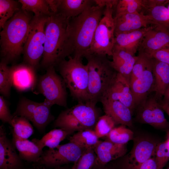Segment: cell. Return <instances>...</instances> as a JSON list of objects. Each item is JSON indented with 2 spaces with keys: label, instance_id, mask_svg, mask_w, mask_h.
<instances>
[{
  "label": "cell",
  "instance_id": "obj_2",
  "mask_svg": "<svg viewBox=\"0 0 169 169\" xmlns=\"http://www.w3.org/2000/svg\"><path fill=\"white\" fill-rule=\"evenodd\" d=\"M32 18L21 9L5 23L0 33L1 61L8 64L23 54Z\"/></svg>",
  "mask_w": 169,
  "mask_h": 169
},
{
  "label": "cell",
  "instance_id": "obj_38",
  "mask_svg": "<svg viewBox=\"0 0 169 169\" xmlns=\"http://www.w3.org/2000/svg\"><path fill=\"white\" fill-rule=\"evenodd\" d=\"M12 84L10 74V67L5 63H0V93L4 97L9 98Z\"/></svg>",
  "mask_w": 169,
  "mask_h": 169
},
{
  "label": "cell",
  "instance_id": "obj_17",
  "mask_svg": "<svg viewBox=\"0 0 169 169\" xmlns=\"http://www.w3.org/2000/svg\"><path fill=\"white\" fill-rule=\"evenodd\" d=\"M152 67L153 60L140 76L130 83L136 108L146 100L148 94L152 91L154 84Z\"/></svg>",
  "mask_w": 169,
  "mask_h": 169
},
{
  "label": "cell",
  "instance_id": "obj_9",
  "mask_svg": "<svg viewBox=\"0 0 169 169\" xmlns=\"http://www.w3.org/2000/svg\"><path fill=\"white\" fill-rule=\"evenodd\" d=\"M37 86L38 92L53 105L67 107V87L62 77L56 73L55 67L47 69L46 73L39 77Z\"/></svg>",
  "mask_w": 169,
  "mask_h": 169
},
{
  "label": "cell",
  "instance_id": "obj_18",
  "mask_svg": "<svg viewBox=\"0 0 169 169\" xmlns=\"http://www.w3.org/2000/svg\"><path fill=\"white\" fill-rule=\"evenodd\" d=\"M100 102L105 114L111 117L116 125L132 127L133 113L128 107L118 100L102 98Z\"/></svg>",
  "mask_w": 169,
  "mask_h": 169
},
{
  "label": "cell",
  "instance_id": "obj_32",
  "mask_svg": "<svg viewBox=\"0 0 169 169\" xmlns=\"http://www.w3.org/2000/svg\"><path fill=\"white\" fill-rule=\"evenodd\" d=\"M21 9L27 12H33L35 16H49L52 13L46 0H19Z\"/></svg>",
  "mask_w": 169,
  "mask_h": 169
},
{
  "label": "cell",
  "instance_id": "obj_15",
  "mask_svg": "<svg viewBox=\"0 0 169 169\" xmlns=\"http://www.w3.org/2000/svg\"><path fill=\"white\" fill-rule=\"evenodd\" d=\"M115 35L130 32L152 26L148 16L144 12L115 15Z\"/></svg>",
  "mask_w": 169,
  "mask_h": 169
},
{
  "label": "cell",
  "instance_id": "obj_1",
  "mask_svg": "<svg viewBox=\"0 0 169 169\" xmlns=\"http://www.w3.org/2000/svg\"><path fill=\"white\" fill-rule=\"evenodd\" d=\"M70 19L58 13H52L49 16L45 25V40L41 62L43 67L47 69L58 66L73 53L69 38Z\"/></svg>",
  "mask_w": 169,
  "mask_h": 169
},
{
  "label": "cell",
  "instance_id": "obj_35",
  "mask_svg": "<svg viewBox=\"0 0 169 169\" xmlns=\"http://www.w3.org/2000/svg\"><path fill=\"white\" fill-rule=\"evenodd\" d=\"M19 3L13 0H0V28L2 29L6 22L14 13L19 10Z\"/></svg>",
  "mask_w": 169,
  "mask_h": 169
},
{
  "label": "cell",
  "instance_id": "obj_49",
  "mask_svg": "<svg viewBox=\"0 0 169 169\" xmlns=\"http://www.w3.org/2000/svg\"><path fill=\"white\" fill-rule=\"evenodd\" d=\"M167 140L169 141V133L168 134V136H167Z\"/></svg>",
  "mask_w": 169,
  "mask_h": 169
},
{
  "label": "cell",
  "instance_id": "obj_43",
  "mask_svg": "<svg viewBox=\"0 0 169 169\" xmlns=\"http://www.w3.org/2000/svg\"><path fill=\"white\" fill-rule=\"evenodd\" d=\"M149 54L156 60L169 65V49L156 50Z\"/></svg>",
  "mask_w": 169,
  "mask_h": 169
},
{
  "label": "cell",
  "instance_id": "obj_50",
  "mask_svg": "<svg viewBox=\"0 0 169 169\" xmlns=\"http://www.w3.org/2000/svg\"><path fill=\"white\" fill-rule=\"evenodd\" d=\"M167 169H169V166Z\"/></svg>",
  "mask_w": 169,
  "mask_h": 169
},
{
  "label": "cell",
  "instance_id": "obj_25",
  "mask_svg": "<svg viewBox=\"0 0 169 169\" xmlns=\"http://www.w3.org/2000/svg\"><path fill=\"white\" fill-rule=\"evenodd\" d=\"M12 142L22 160L37 163L42 154L43 149L33 141L17 136L12 131Z\"/></svg>",
  "mask_w": 169,
  "mask_h": 169
},
{
  "label": "cell",
  "instance_id": "obj_30",
  "mask_svg": "<svg viewBox=\"0 0 169 169\" xmlns=\"http://www.w3.org/2000/svg\"><path fill=\"white\" fill-rule=\"evenodd\" d=\"M69 141L84 148H94L100 140L94 130L86 129L78 131L69 137Z\"/></svg>",
  "mask_w": 169,
  "mask_h": 169
},
{
  "label": "cell",
  "instance_id": "obj_51",
  "mask_svg": "<svg viewBox=\"0 0 169 169\" xmlns=\"http://www.w3.org/2000/svg\"></svg>",
  "mask_w": 169,
  "mask_h": 169
},
{
  "label": "cell",
  "instance_id": "obj_40",
  "mask_svg": "<svg viewBox=\"0 0 169 169\" xmlns=\"http://www.w3.org/2000/svg\"><path fill=\"white\" fill-rule=\"evenodd\" d=\"M155 158L158 166L163 168L169 160V141L159 142L156 146Z\"/></svg>",
  "mask_w": 169,
  "mask_h": 169
},
{
  "label": "cell",
  "instance_id": "obj_8",
  "mask_svg": "<svg viewBox=\"0 0 169 169\" xmlns=\"http://www.w3.org/2000/svg\"><path fill=\"white\" fill-rule=\"evenodd\" d=\"M52 106L45 100L38 102L23 97L20 99L13 115V116H20L26 118L39 131L43 132L47 126L54 120L51 112Z\"/></svg>",
  "mask_w": 169,
  "mask_h": 169
},
{
  "label": "cell",
  "instance_id": "obj_29",
  "mask_svg": "<svg viewBox=\"0 0 169 169\" xmlns=\"http://www.w3.org/2000/svg\"><path fill=\"white\" fill-rule=\"evenodd\" d=\"M72 134L60 128L54 129L46 133L40 139H33L32 141L42 149L45 146L53 149L59 145L61 142Z\"/></svg>",
  "mask_w": 169,
  "mask_h": 169
},
{
  "label": "cell",
  "instance_id": "obj_46",
  "mask_svg": "<svg viewBox=\"0 0 169 169\" xmlns=\"http://www.w3.org/2000/svg\"><path fill=\"white\" fill-rule=\"evenodd\" d=\"M159 103L161 108L169 105V85L165 91L161 102Z\"/></svg>",
  "mask_w": 169,
  "mask_h": 169
},
{
  "label": "cell",
  "instance_id": "obj_14",
  "mask_svg": "<svg viewBox=\"0 0 169 169\" xmlns=\"http://www.w3.org/2000/svg\"><path fill=\"white\" fill-rule=\"evenodd\" d=\"M102 98L119 101L128 107L133 113L136 109L130 84L118 73L101 99Z\"/></svg>",
  "mask_w": 169,
  "mask_h": 169
},
{
  "label": "cell",
  "instance_id": "obj_39",
  "mask_svg": "<svg viewBox=\"0 0 169 169\" xmlns=\"http://www.w3.org/2000/svg\"><path fill=\"white\" fill-rule=\"evenodd\" d=\"M115 123L109 116L105 114L100 116L94 129L99 138L106 136L115 127Z\"/></svg>",
  "mask_w": 169,
  "mask_h": 169
},
{
  "label": "cell",
  "instance_id": "obj_34",
  "mask_svg": "<svg viewBox=\"0 0 169 169\" xmlns=\"http://www.w3.org/2000/svg\"><path fill=\"white\" fill-rule=\"evenodd\" d=\"M126 126L121 125L113 128L105 137L106 140L117 144H126L133 140L134 133Z\"/></svg>",
  "mask_w": 169,
  "mask_h": 169
},
{
  "label": "cell",
  "instance_id": "obj_5",
  "mask_svg": "<svg viewBox=\"0 0 169 169\" xmlns=\"http://www.w3.org/2000/svg\"><path fill=\"white\" fill-rule=\"evenodd\" d=\"M58 66L71 96L78 103L89 101L88 68L81 59L69 56L68 60H63Z\"/></svg>",
  "mask_w": 169,
  "mask_h": 169
},
{
  "label": "cell",
  "instance_id": "obj_42",
  "mask_svg": "<svg viewBox=\"0 0 169 169\" xmlns=\"http://www.w3.org/2000/svg\"><path fill=\"white\" fill-rule=\"evenodd\" d=\"M92 169H132L127 164L115 160L105 165L95 164Z\"/></svg>",
  "mask_w": 169,
  "mask_h": 169
},
{
  "label": "cell",
  "instance_id": "obj_48",
  "mask_svg": "<svg viewBox=\"0 0 169 169\" xmlns=\"http://www.w3.org/2000/svg\"><path fill=\"white\" fill-rule=\"evenodd\" d=\"M72 166L70 167H68L64 166H60L54 168H50L48 169H71Z\"/></svg>",
  "mask_w": 169,
  "mask_h": 169
},
{
  "label": "cell",
  "instance_id": "obj_13",
  "mask_svg": "<svg viewBox=\"0 0 169 169\" xmlns=\"http://www.w3.org/2000/svg\"><path fill=\"white\" fill-rule=\"evenodd\" d=\"M12 86L19 92L33 90L38 80L35 69L24 63L10 67Z\"/></svg>",
  "mask_w": 169,
  "mask_h": 169
},
{
  "label": "cell",
  "instance_id": "obj_3",
  "mask_svg": "<svg viewBox=\"0 0 169 169\" xmlns=\"http://www.w3.org/2000/svg\"><path fill=\"white\" fill-rule=\"evenodd\" d=\"M105 7H91L69 20V38L74 56L82 59L90 48Z\"/></svg>",
  "mask_w": 169,
  "mask_h": 169
},
{
  "label": "cell",
  "instance_id": "obj_22",
  "mask_svg": "<svg viewBox=\"0 0 169 169\" xmlns=\"http://www.w3.org/2000/svg\"><path fill=\"white\" fill-rule=\"evenodd\" d=\"M163 49H169V33L153 26L146 33L138 50L149 54Z\"/></svg>",
  "mask_w": 169,
  "mask_h": 169
},
{
  "label": "cell",
  "instance_id": "obj_16",
  "mask_svg": "<svg viewBox=\"0 0 169 169\" xmlns=\"http://www.w3.org/2000/svg\"><path fill=\"white\" fill-rule=\"evenodd\" d=\"M22 160L12 141L8 138L4 126L0 127V169H21Z\"/></svg>",
  "mask_w": 169,
  "mask_h": 169
},
{
  "label": "cell",
  "instance_id": "obj_37",
  "mask_svg": "<svg viewBox=\"0 0 169 169\" xmlns=\"http://www.w3.org/2000/svg\"><path fill=\"white\" fill-rule=\"evenodd\" d=\"M96 155L94 148H86L72 166L71 169H92L96 161Z\"/></svg>",
  "mask_w": 169,
  "mask_h": 169
},
{
  "label": "cell",
  "instance_id": "obj_10",
  "mask_svg": "<svg viewBox=\"0 0 169 169\" xmlns=\"http://www.w3.org/2000/svg\"><path fill=\"white\" fill-rule=\"evenodd\" d=\"M85 149L69 141L65 144L59 145L54 148H49L43 151L37 163L49 168L74 164Z\"/></svg>",
  "mask_w": 169,
  "mask_h": 169
},
{
  "label": "cell",
  "instance_id": "obj_33",
  "mask_svg": "<svg viewBox=\"0 0 169 169\" xmlns=\"http://www.w3.org/2000/svg\"><path fill=\"white\" fill-rule=\"evenodd\" d=\"M114 9L115 15L136 12L145 13V0H118Z\"/></svg>",
  "mask_w": 169,
  "mask_h": 169
},
{
  "label": "cell",
  "instance_id": "obj_36",
  "mask_svg": "<svg viewBox=\"0 0 169 169\" xmlns=\"http://www.w3.org/2000/svg\"><path fill=\"white\" fill-rule=\"evenodd\" d=\"M136 56L131 74L130 83L140 76L153 60V58L150 55L143 52L139 51Z\"/></svg>",
  "mask_w": 169,
  "mask_h": 169
},
{
  "label": "cell",
  "instance_id": "obj_20",
  "mask_svg": "<svg viewBox=\"0 0 169 169\" xmlns=\"http://www.w3.org/2000/svg\"><path fill=\"white\" fill-rule=\"evenodd\" d=\"M96 155L95 164L105 165L126 154V144H117L106 140L100 141L94 148Z\"/></svg>",
  "mask_w": 169,
  "mask_h": 169
},
{
  "label": "cell",
  "instance_id": "obj_4",
  "mask_svg": "<svg viewBox=\"0 0 169 169\" xmlns=\"http://www.w3.org/2000/svg\"><path fill=\"white\" fill-rule=\"evenodd\" d=\"M89 101L96 104L115 77L117 72L105 55L86 54Z\"/></svg>",
  "mask_w": 169,
  "mask_h": 169
},
{
  "label": "cell",
  "instance_id": "obj_21",
  "mask_svg": "<svg viewBox=\"0 0 169 169\" xmlns=\"http://www.w3.org/2000/svg\"><path fill=\"white\" fill-rule=\"evenodd\" d=\"M153 27L151 26L131 32L115 35L113 49L123 50L135 55L146 33Z\"/></svg>",
  "mask_w": 169,
  "mask_h": 169
},
{
  "label": "cell",
  "instance_id": "obj_24",
  "mask_svg": "<svg viewBox=\"0 0 169 169\" xmlns=\"http://www.w3.org/2000/svg\"><path fill=\"white\" fill-rule=\"evenodd\" d=\"M153 73L154 84L152 91L158 101L162 99L169 85V65L153 58Z\"/></svg>",
  "mask_w": 169,
  "mask_h": 169
},
{
  "label": "cell",
  "instance_id": "obj_47",
  "mask_svg": "<svg viewBox=\"0 0 169 169\" xmlns=\"http://www.w3.org/2000/svg\"><path fill=\"white\" fill-rule=\"evenodd\" d=\"M169 116V105L164 106L161 108Z\"/></svg>",
  "mask_w": 169,
  "mask_h": 169
},
{
  "label": "cell",
  "instance_id": "obj_7",
  "mask_svg": "<svg viewBox=\"0 0 169 169\" xmlns=\"http://www.w3.org/2000/svg\"><path fill=\"white\" fill-rule=\"evenodd\" d=\"M115 6L110 4L105 7L91 45L84 55L95 54L112 56L115 41V24L113 16Z\"/></svg>",
  "mask_w": 169,
  "mask_h": 169
},
{
  "label": "cell",
  "instance_id": "obj_19",
  "mask_svg": "<svg viewBox=\"0 0 169 169\" xmlns=\"http://www.w3.org/2000/svg\"><path fill=\"white\" fill-rule=\"evenodd\" d=\"M69 109L80 123L86 128L94 130V128L101 116V110L96 104L88 101L79 103Z\"/></svg>",
  "mask_w": 169,
  "mask_h": 169
},
{
  "label": "cell",
  "instance_id": "obj_44",
  "mask_svg": "<svg viewBox=\"0 0 169 169\" xmlns=\"http://www.w3.org/2000/svg\"><path fill=\"white\" fill-rule=\"evenodd\" d=\"M135 169H163L157 163L155 157L151 158L140 164Z\"/></svg>",
  "mask_w": 169,
  "mask_h": 169
},
{
  "label": "cell",
  "instance_id": "obj_41",
  "mask_svg": "<svg viewBox=\"0 0 169 169\" xmlns=\"http://www.w3.org/2000/svg\"><path fill=\"white\" fill-rule=\"evenodd\" d=\"M13 118L11 113L9 105L4 97L0 96V119L4 123H8L11 125Z\"/></svg>",
  "mask_w": 169,
  "mask_h": 169
},
{
  "label": "cell",
  "instance_id": "obj_11",
  "mask_svg": "<svg viewBox=\"0 0 169 169\" xmlns=\"http://www.w3.org/2000/svg\"><path fill=\"white\" fill-rule=\"evenodd\" d=\"M136 108V118L139 123L162 130L169 127V123L165 116L163 110L154 97H147Z\"/></svg>",
  "mask_w": 169,
  "mask_h": 169
},
{
  "label": "cell",
  "instance_id": "obj_27",
  "mask_svg": "<svg viewBox=\"0 0 169 169\" xmlns=\"http://www.w3.org/2000/svg\"><path fill=\"white\" fill-rule=\"evenodd\" d=\"M95 4V0H59L57 13L70 19L79 15Z\"/></svg>",
  "mask_w": 169,
  "mask_h": 169
},
{
  "label": "cell",
  "instance_id": "obj_45",
  "mask_svg": "<svg viewBox=\"0 0 169 169\" xmlns=\"http://www.w3.org/2000/svg\"><path fill=\"white\" fill-rule=\"evenodd\" d=\"M46 1L48 3L52 13H57L59 4V0H46Z\"/></svg>",
  "mask_w": 169,
  "mask_h": 169
},
{
  "label": "cell",
  "instance_id": "obj_12",
  "mask_svg": "<svg viewBox=\"0 0 169 169\" xmlns=\"http://www.w3.org/2000/svg\"><path fill=\"white\" fill-rule=\"evenodd\" d=\"M133 140L132 147L126 155L129 163L135 169L149 159L155 156L159 142L152 138L145 136L134 137Z\"/></svg>",
  "mask_w": 169,
  "mask_h": 169
},
{
  "label": "cell",
  "instance_id": "obj_26",
  "mask_svg": "<svg viewBox=\"0 0 169 169\" xmlns=\"http://www.w3.org/2000/svg\"><path fill=\"white\" fill-rule=\"evenodd\" d=\"M146 12L151 21L152 26L169 33V0H164L161 4Z\"/></svg>",
  "mask_w": 169,
  "mask_h": 169
},
{
  "label": "cell",
  "instance_id": "obj_28",
  "mask_svg": "<svg viewBox=\"0 0 169 169\" xmlns=\"http://www.w3.org/2000/svg\"><path fill=\"white\" fill-rule=\"evenodd\" d=\"M53 125L73 134L86 129L71 112L69 108L62 110L54 120Z\"/></svg>",
  "mask_w": 169,
  "mask_h": 169
},
{
  "label": "cell",
  "instance_id": "obj_6",
  "mask_svg": "<svg viewBox=\"0 0 169 169\" xmlns=\"http://www.w3.org/2000/svg\"><path fill=\"white\" fill-rule=\"evenodd\" d=\"M49 16L34 15L32 18L23 48L24 63L35 69L44 53L45 25Z\"/></svg>",
  "mask_w": 169,
  "mask_h": 169
},
{
  "label": "cell",
  "instance_id": "obj_23",
  "mask_svg": "<svg viewBox=\"0 0 169 169\" xmlns=\"http://www.w3.org/2000/svg\"><path fill=\"white\" fill-rule=\"evenodd\" d=\"M111 65L117 73L130 83L131 72L137 56L122 49H113Z\"/></svg>",
  "mask_w": 169,
  "mask_h": 169
},
{
  "label": "cell",
  "instance_id": "obj_31",
  "mask_svg": "<svg viewBox=\"0 0 169 169\" xmlns=\"http://www.w3.org/2000/svg\"><path fill=\"white\" fill-rule=\"evenodd\" d=\"M11 126V131L20 138L28 139L34 133L33 127L29 121L22 116H13Z\"/></svg>",
  "mask_w": 169,
  "mask_h": 169
}]
</instances>
